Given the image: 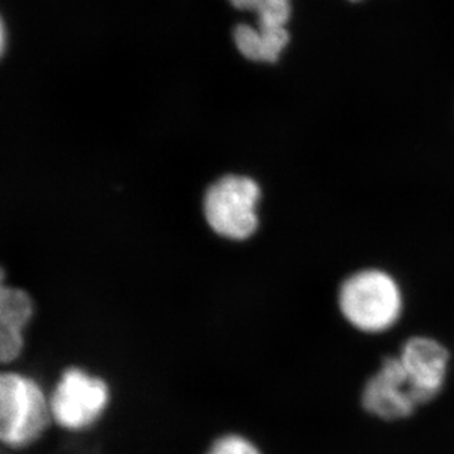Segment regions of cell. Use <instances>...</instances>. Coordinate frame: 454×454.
<instances>
[{"label": "cell", "instance_id": "6da1fadb", "mask_svg": "<svg viewBox=\"0 0 454 454\" xmlns=\"http://www.w3.org/2000/svg\"><path fill=\"white\" fill-rule=\"evenodd\" d=\"M338 304L345 320L366 333H380L397 324L403 294L393 276L378 269L357 271L342 282Z\"/></svg>", "mask_w": 454, "mask_h": 454}, {"label": "cell", "instance_id": "7a4b0ae2", "mask_svg": "<svg viewBox=\"0 0 454 454\" xmlns=\"http://www.w3.org/2000/svg\"><path fill=\"white\" fill-rule=\"evenodd\" d=\"M51 406L35 380L13 372H0V442L24 449L48 428Z\"/></svg>", "mask_w": 454, "mask_h": 454}, {"label": "cell", "instance_id": "3957f363", "mask_svg": "<svg viewBox=\"0 0 454 454\" xmlns=\"http://www.w3.org/2000/svg\"><path fill=\"white\" fill-rule=\"evenodd\" d=\"M260 184L248 176L226 175L204 195V215L211 231L224 239L247 240L258 231Z\"/></svg>", "mask_w": 454, "mask_h": 454}, {"label": "cell", "instance_id": "277c9868", "mask_svg": "<svg viewBox=\"0 0 454 454\" xmlns=\"http://www.w3.org/2000/svg\"><path fill=\"white\" fill-rule=\"evenodd\" d=\"M110 402L108 385L79 367L64 372L49 406L53 419L62 428L82 431L101 418Z\"/></svg>", "mask_w": 454, "mask_h": 454}, {"label": "cell", "instance_id": "5b68a950", "mask_svg": "<svg viewBox=\"0 0 454 454\" xmlns=\"http://www.w3.org/2000/svg\"><path fill=\"white\" fill-rule=\"evenodd\" d=\"M363 411L384 422L406 420L418 409L398 356H388L366 380L360 397Z\"/></svg>", "mask_w": 454, "mask_h": 454}, {"label": "cell", "instance_id": "8992f818", "mask_svg": "<svg viewBox=\"0 0 454 454\" xmlns=\"http://www.w3.org/2000/svg\"><path fill=\"white\" fill-rule=\"evenodd\" d=\"M402 362L418 406L434 402L446 384L450 353L429 337H413L400 349Z\"/></svg>", "mask_w": 454, "mask_h": 454}, {"label": "cell", "instance_id": "52a82bcc", "mask_svg": "<svg viewBox=\"0 0 454 454\" xmlns=\"http://www.w3.org/2000/svg\"><path fill=\"white\" fill-rule=\"evenodd\" d=\"M35 307L30 295L4 282L0 267V363L13 362L24 348V329L30 322Z\"/></svg>", "mask_w": 454, "mask_h": 454}, {"label": "cell", "instance_id": "ba28073f", "mask_svg": "<svg viewBox=\"0 0 454 454\" xmlns=\"http://www.w3.org/2000/svg\"><path fill=\"white\" fill-rule=\"evenodd\" d=\"M236 48L253 62L279 61L280 55L289 43L286 27H251L239 24L233 31Z\"/></svg>", "mask_w": 454, "mask_h": 454}, {"label": "cell", "instance_id": "9c48e42d", "mask_svg": "<svg viewBox=\"0 0 454 454\" xmlns=\"http://www.w3.org/2000/svg\"><path fill=\"white\" fill-rule=\"evenodd\" d=\"M240 11H253L258 27H286L291 17V0H231Z\"/></svg>", "mask_w": 454, "mask_h": 454}, {"label": "cell", "instance_id": "30bf717a", "mask_svg": "<svg viewBox=\"0 0 454 454\" xmlns=\"http://www.w3.org/2000/svg\"><path fill=\"white\" fill-rule=\"evenodd\" d=\"M206 454H262L260 447L242 434L227 433L215 438Z\"/></svg>", "mask_w": 454, "mask_h": 454}, {"label": "cell", "instance_id": "8fae6325", "mask_svg": "<svg viewBox=\"0 0 454 454\" xmlns=\"http://www.w3.org/2000/svg\"><path fill=\"white\" fill-rule=\"evenodd\" d=\"M4 48H6V27H4V20L0 17V57L4 55Z\"/></svg>", "mask_w": 454, "mask_h": 454}, {"label": "cell", "instance_id": "7c38bea8", "mask_svg": "<svg viewBox=\"0 0 454 454\" xmlns=\"http://www.w3.org/2000/svg\"><path fill=\"white\" fill-rule=\"evenodd\" d=\"M351 2H358V0H351Z\"/></svg>", "mask_w": 454, "mask_h": 454}]
</instances>
